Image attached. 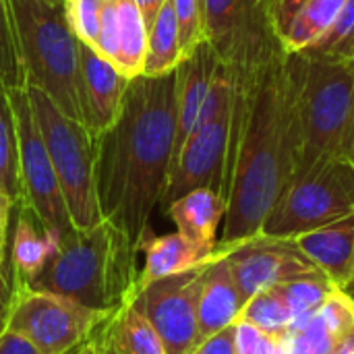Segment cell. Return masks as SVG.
<instances>
[{"mask_svg":"<svg viewBox=\"0 0 354 354\" xmlns=\"http://www.w3.org/2000/svg\"><path fill=\"white\" fill-rule=\"evenodd\" d=\"M205 39L230 71L253 66L278 39L263 0H201Z\"/></svg>","mask_w":354,"mask_h":354,"instance_id":"13","label":"cell"},{"mask_svg":"<svg viewBox=\"0 0 354 354\" xmlns=\"http://www.w3.org/2000/svg\"><path fill=\"white\" fill-rule=\"evenodd\" d=\"M290 62L301 139L295 176L338 158L353 160L354 66L351 60L301 52L290 54Z\"/></svg>","mask_w":354,"mask_h":354,"instance_id":"4","label":"cell"},{"mask_svg":"<svg viewBox=\"0 0 354 354\" xmlns=\"http://www.w3.org/2000/svg\"><path fill=\"white\" fill-rule=\"evenodd\" d=\"M164 209L180 234L203 247H218V226L226 216V199L220 193L212 189H195Z\"/></svg>","mask_w":354,"mask_h":354,"instance_id":"20","label":"cell"},{"mask_svg":"<svg viewBox=\"0 0 354 354\" xmlns=\"http://www.w3.org/2000/svg\"><path fill=\"white\" fill-rule=\"evenodd\" d=\"M176 139V71L129 81L116 120L95 137V191L102 220L139 249L162 205Z\"/></svg>","mask_w":354,"mask_h":354,"instance_id":"2","label":"cell"},{"mask_svg":"<svg viewBox=\"0 0 354 354\" xmlns=\"http://www.w3.org/2000/svg\"><path fill=\"white\" fill-rule=\"evenodd\" d=\"M353 212L354 162L351 158H338L295 176L268 216L261 232L295 239Z\"/></svg>","mask_w":354,"mask_h":354,"instance_id":"8","label":"cell"},{"mask_svg":"<svg viewBox=\"0 0 354 354\" xmlns=\"http://www.w3.org/2000/svg\"><path fill=\"white\" fill-rule=\"evenodd\" d=\"M351 299H353V303H354V272H353V278H351V284L346 286V290H344Z\"/></svg>","mask_w":354,"mask_h":354,"instance_id":"43","label":"cell"},{"mask_svg":"<svg viewBox=\"0 0 354 354\" xmlns=\"http://www.w3.org/2000/svg\"><path fill=\"white\" fill-rule=\"evenodd\" d=\"M139 255H143V266L139 268L135 288H141L149 282H156L174 274L201 268L214 259L216 249L203 247L187 239L178 230L170 234H162V236H156L151 234V230H147L139 243Z\"/></svg>","mask_w":354,"mask_h":354,"instance_id":"19","label":"cell"},{"mask_svg":"<svg viewBox=\"0 0 354 354\" xmlns=\"http://www.w3.org/2000/svg\"><path fill=\"white\" fill-rule=\"evenodd\" d=\"M319 315L336 340V346L354 332V303L344 290L336 288L322 305Z\"/></svg>","mask_w":354,"mask_h":354,"instance_id":"32","label":"cell"},{"mask_svg":"<svg viewBox=\"0 0 354 354\" xmlns=\"http://www.w3.org/2000/svg\"><path fill=\"white\" fill-rule=\"evenodd\" d=\"M0 354H37L33 346H29L23 338H19L17 334L6 332L0 338Z\"/></svg>","mask_w":354,"mask_h":354,"instance_id":"40","label":"cell"},{"mask_svg":"<svg viewBox=\"0 0 354 354\" xmlns=\"http://www.w3.org/2000/svg\"><path fill=\"white\" fill-rule=\"evenodd\" d=\"M218 66L220 58L207 39H203L176 66V139L172 162L197 124Z\"/></svg>","mask_w":354,"mask_h":354,"instance_id":"15","label":"cell"},{"mask_svg":"<svg viewBox=\"0 0 354 354\" xmlns=\"http://www.w3.org/2000/svg\"><path fill=\"white\" fill-rule=\"evenodd\" d=\"M0 83L6 89H27L10 0H0Z\"/></svg>","mask_w":354,"mask_h":354,"instance_id":"28","label":"cell"},{"mask_svg":"<svg viewBox=\"0 0 354 354\" xmlns=\"http://www.w3.org/2000/svg\"><path fill=\"white\" fill-rule=\"evenodd\" d=\"M346 0H305L286 31L278 39L288 54H301L311 48L336 21Z\"/></svg>","mask_w":354,"mask_h":354,"instance_id":"22","label":"cell"},{"mask_svg":"<svg viewBox=\"0 0 354 354\" xmlns=\"http://www.w3.org/2000/svg\"><path fill=\"white\" fill-rule=\"evenodd\" d=\"M205 266L135 288L129 299L156 328L166 354H191L199 344L197 303Z\"/></svg>","mask_w":354,"mask_h":354,"instance_id":"11","label":"cell"},{"mask_svg":"<svg viewBox=\"0 0 354 354\" xmlns=\"http://www.w3.org/2000/svg\"><path fill=\"white\" fill-rule=\"evenodd\" d=\"M104 0H64L68 25L79 41L95 50Z\"/></svg>","mask_w":354,"mask_h":354,"instance_id":"31","label":"cell"},{"mask_svg":"<svg viewBox=\"0 0 354 354\" xmlns=\"http://www.w3.org/2000/svg\"><path fill=\"white\" fill-rule=\"evenodd\" d=\"M118 8V58L116 68L129 79L143 75L147 52V27L135 0H116Z\"/></svg>","mask_w":354,"mask_h":354,"instance_id":"24","label":"cell"},{"mask_svg":"<svg viewBox=\"0 0 354 354\" xmlns=\"http://www.w3.org/2000/svg\"><path fill=\"white\" fill-rule=\"evenodd\" d=\"M15 209V203L0 193V263H6V249H8V224H10V212Z\"/></svg>","mask_w":354,"mask_h":354,"instance_id":"39","label":"cell"},{"mask_svg":"<svg viewBox=\"0 0 354 354\" xmlns=\"http://www.w3.org/2000/svg\"><path fill=\"white\" fill-rule=\"evenodd\" d=\"M274 290L286 301L295 315V328L305 326L326 303V299L336 290V286L324 276H309V278H297L290 282H284L280 286H274Z\"/></svg>","mask_w":354,"mask_h":354,"instance_id":"27","label":"cell"},{"mask_svg":"<svg viewBox=\"0 0 354 354\" xmlns=\"http://www.w3.org/2000/svg\"><path fill=\"white\" fill-rule=\"evenodd\" d=\"M239 322L251 324L257 330H261L270 336H276V338H286L295 328V315H292L290 307L274 288L251 297L245 303V307L239 315Z\"/></svg>","mask_w":354,"mask_h":354,"instance_id":"26","label":"cell"},{"mask_svg":"<svg viewBox=\"0 0 354 354\" xmlns=\"http://www.w3.org/2000/svg\"><path fill=\"white\" fill-rule=\"evenodd\" d=\"M172 6H174V15H176L183 56H187L205 39L201 0H172Z\"/></svg>","mask_w":354,"mask_h":354,"instance_id":"33","label":"cell"},{"mask_svg":"<svg viewBox=\"0 0 354 354\" xmlns=\"http://www.w3.org/2000/svg\"><path fill=\"white\" fill-rule=\"evenodd\" d=\"M100 340L112 354H166L160 334L131 301L102 324Z\"/></svg>","mask_w":354,"mask_h":354,"instance_id":"21","label":"cell"},{"mask_svg":"<svg viewBox=\"0 0 354 354\" xmlns=\"http://www.w3.org/2000/svg\"><path fill=\"white\" fill-rule=\"evenodd\" d=\"M79 73L81 122L95 139L116 120L131 79L83 41H79Z\"/></svg>","mask_w":354,"mask_h":354,"instance_id":"14","label":"cell"},{"mask_svg":"<svg viewBox=\"0 0 354 354\" xmlns=\"http://www.w3.org/2000/svg\"><path fill=\"white\" fill-rule=\"evenodd\" d=\"M305 0H263L270 27H272V31H274V35L278 39L282 37V33L286 31L290 19L295 17V12L299 10V6Z\"/></svg>","mask_w":354,"mask_h":354,"instance_id":"36","label":"cell"},{"mask_svg":"<svg viewBox=\"0 0 354 354\" xmlns=\"http://www.w3.org/2000/svg\"><path fill=\"white\" fill-rule=\"evenodd\" d=\"M15 209L17 220L6 249V266L10 286H27L41 274L50 257L56 253L60 239L50 234L25 203H17Z\"/></svg>","mask_w":354,"mask_h":354,"instance_id":"17","label":"cell"},{"mask_svg":"<svg viewBox=\"0 0 354 354\" xmlns=\"http://www.w3.org/2000/svg\"><path fill=\"white\" fill-rule=\"evenodd\" d=\"M351 64H353V66H354V54H353V58H351Z\"/></svg>","mask_w":354,"mask_h":354,"instance_id":"45","label":"cell"},{"mask_svg":"<svg viewBox=\"0 0 354 354\" xmlns=\"http://www.w3.org/2000/svg\"><path fill=\"white\" fill-rule=\"evenodd\" d=\"M230 75L226 216L218 245H232L263 230L295 176L301 149L295 73L280 41L274 39L253 66Z\"/></svg>","mask_w":354,"mask_h":354,"instance_id":"1","label":"cell"},{"mask_svg":"<svg viewBox=\"0 0 354 354\" xmlns=\"http://www.w3.org/2000/svg\"><path fill=\"white\" fill-rule=\"evenodd\" d=\"M230 118L232 75L220 60L197 124L170 166L168 185L162 197L164 207L195 189H212L226 199Z\"/></svg>","mask_w":354,"mask_h":354,"instance_id":"7","label":"cell"},{"mask_svg":"<svg viewBox=\"0 0 354 354\" xmlns=\"http://www.w3.org/2000/svg\"><path fill=\"white\" fill-rule=\"evenodd\" d=\"M164 2H166V0H135V4H137V8H139V12H141L143 21H145L147 31H149V27L153 25V21H156L160 8L164 6Z\"/></svg>","mask_w":354,"mask_h":354,"instance_id":"41","label":"cell"},{"mask_svg":"<svg viewBox=\"0 0 354 354\" xmlns=\"http://www.w3.org/2000/svg\"><path fill=\"white\" fill-rule=\"evenodd\" d=\"M191 354H239L236 353V340H234V326H228L203 342L197 344V348Z\"/></svg>","mask_w":354,"mask_h":354,"instance_id":"37","label":"cell"},{"mask_svg":"<svg viewBox=\"0 0 354 354\" xmlns=\"http://www.w3.org/2000/svg\"><path fill=\"white\" fill-rule=\"evenodd\" d=\"M27 87L48 93L71 118L81 122L79 39L73 33L64 0H10Z\"/></svg>","mask_w":354,"mask_h":354,"instance_id":"5","label":"cell"},{"mask_svg":"<svg viewBox=\"0 0 354 354\" xmlns=\"http://www.w3.org/2000/svg\"><path fill=\"white\" fill-rule=\"evenodd\" d=\"M97 330H100V328H97ZM97 330H95V334H93V336H89L85 342H81L79 346H75L73 351H68V353H64V354H97V344H100Z\"/></svg>","mask_w":354,"mask_h":354,"instance_id":"42","label":"cell"},{"mask_svg":"<svg viewBox=\"0 0 354 354\" xmlns=\"http://www.w3.org/2000/svg\"><path fill=\"white\" fill-rule=\"evenodd\" d=\"M218 249L224 253L245 303L284 282L324 274L295 239L259 232L232 245H218Z\"/></svg>","mask_w":354,"mask_h":354,"instance_id":"12","label":"cell"},{"mask_svg":"<svg viewBox=\"0 0 354 354\" xmlns=\"http://www.w3.org/2000/svg\"><path fill=\"white\" fill-rule=\"evenodd\" d=\"M0 193L15 205L21 199L19 135L8 89L0 83Z\"/></svg>","mask_w":354,"mask_h":354,"instance_id":"25","label":"cell"},{"mask_svg":"<svg viewBox=\"0 0 354 354\" xmlns=\"http://www.w3.org/2000/svg\"><path fill=\"white\" fill-rule=\"evenodd\" d=\"M305 52L351 60L354 54V0H346L332 27Z\"/></svg>","mask_w":354,"mask_h":354,"instance_id":"29","label":"cell"},{"mask_svg":"<svg viewBox=\"0 0 354 354\" xmlns=\"http://www.w3.org/2000/svg\"><path fill=\"white\" fill-rule=\"evenodd\" d=\"M29 102L56 170L71 222L85 230L102 222L95 191V139L83 122L66 116L37 87H27Z\"/></svg>","mask_w":354,"mask_h":354,"instance_id":"6","label":"cell"},{"mask_svg":"<svg viewBox=\"0 0 354 354\" xmlns=\"http://www.w3.org/2000/svg\"><path fill=\"white\" fill-rule=\"evenodd\" d=\"M95 52L102 54L112 64H116V58H118V8H116V0H104Z\"/></svg>","mask_w":354,"mask_h":354,"instance_id":"35","label":"cell"},{"mask_svg":"<svg viewBox=\"0 0 354 354\" xmlns=\"http://www.w3.org/2000/svg\"><path fill=\"white\" fill-rule=\"evenodd\" d=\"M286 354H336V340L324 324L319 311L284 338Z\"/></svg>","mask_w":354,"mask_h":354,"instance_id":"30","label":"cell"},{"mask_svg":"<svg viewBox=\"0 0 354 354\" xmlns=\"http://www.w3.org/2000/svg\"><path fill=\"white\" fill-rule=\"evenodd\" d=\"M108 317L110 313L54 292L12 286L6 332L23 338L37 354H64L93 336Z\"/></svg>","mask_w":354,"mask_h":354,"instance_id":"9","label":"cell"},{"mask_svg":"<svg viewBox=\"0 0 354 354\" xmlns=\"http://www.w3.org/2000/svg\"><path fill=\"white\" fill-rule=\"evenodd\" d=\"M183 48L178 37V25L172 0H166L160 8L153 25L147 31V52L143 62V75L158 77L176 71L183 60Z\"/></svg>","mask_w":354,"mask_h":354,"instance_id":"23","label":"cell"},{"mask_svg":"<svg viewBox=\"0 0 354 354\" xmlns=\"http://www.w3.org/2000/svg\"><path fill=\"white\" fill-rule=\"evenodd\" d=\"M243 307L245 301L230 272V266L224 253L216 247L214 259L203 270L201 292L197 303L199 342L228 326H234Z\"/></svg>","mask_w":354,"mask_h":354,"instance_id":"18","label":"cell"},{"mask_svg":"<svg viewBox=\"0 0 354 354\" xmlns=\"http://www.w3.org/2000/svg\"><path fill=\"white\" fill-rule=\"evenodd\" d=\"M234 340L239 354H286L284 338L270 336L251 324H234Z\"/></svg>","mask_w":354,"mask_h":354,"instance_id":"34","label":"cell"},{"mask_svg":"<svg viewBox=\"0 0 354 354\" xmlns=\"http://www.w3.org/2000/svg\"><path fill=\"white\" fill-rule=\"evenodd\" d=\"M10 299H12V286H10L8 266H6V263H0V338L6 334L8 311H10Z\"/></svg>","mask_w":354,"mask_h":354,"instance_id":"38","label":"cell"},{"mask_svg":"<svg viewBox=\"0 0 354 354\" xmlns=\"http://www.w3.org/2000/svg\"><path fill=\"white\" fill-rule=\"evenodd\" d=\"M137 257L139 249L131 239L102 220L91 228L71 230L41 274L27 286L112 313L131 299L137 286Z\"/></svg>","mask_w":354,"mask_h":354,"instance_id":"3","label":"cell"},{"mask_svg":"<svg viewBox=\"0 0 354 354\" xmlns=\"http://www.w3.org/2000/svg\"><path fill=\"white\" fill-rule=\"evenodd\" d=\"M295 241L338 290H346L354 272V212L303 232Z\"/></svg>","mask_w":354,"mask_h":354,"instance_id":"16","label":"cell"},{"mask_svg":"<svg viewBox=\"0 0 354 354\" xmlns=\"http://www.w3.org/2000/svg\"><path fill=\"white\" fill-rule=\"evenodd\" d=\"M353 162H354V147H353Z\"/></svg>","mask_w":354,"mask_h":354,"instance_id":"46","label":"cell"},{"mask_svg":"<svg viewBox=\"0 0 354 354\" xmlns=\"http://www.w3.org/2000/svg\"><path fill=\"white\" fill-rule=\"evenodd\" d=\"M17 135H19V168H21V199L33 209L41 226L56 239H64L75 230L64 195L52 166L46 141L41 137L39 124L35 120L27 89H8Z\"/></svg>","mask_w":354,"mask_h":354,"instance_id":"10","label":"cell"},{"mask_svg":"<svg viewBox=\"0 0 354 354\" xmlns=\"http://www.w3.org/2000/svg\"><path fill=\"white\" fill-rule=\"evenodd\" d=\"M102 328V326H100ZM97 338H100V330H97ZM97 354H112L104 344H102V340H100V344H97Z\"/></svg>","mask_w":354,"mask_h":354,"instance_id":"44","label":"cell"}]
</instances>
